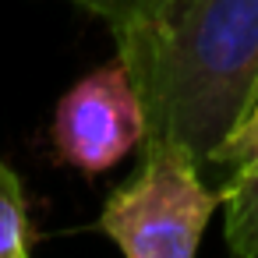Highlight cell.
I'll return each mask as SVG.
<instances>
[{
  "label": "cell",
  "mask_w": 258,
  "mask_h": 258,
  "mask_svg": "<svg viewBox=\"0 0 258 258\" xmlns=\"http://www.w3.org/2000/svg\"><path fill=\"white\" fill-rule=\"evenodd\" d=\"M113 43L145 106V138L187 145L205 170L258 85V0H156Z\"/></svg>",
  "instance_id": "cell-1"
},
{
  "label": "cell",
  "mask_w": 258,
  "mask_h": 258,
  "mask_svg": "<svg viewBox=\"0 0 258 258\" xmlns=\"http://www.w3.org/2000/svg\"><path fill=\"white\" fill-rule=\"evenodd\" d=\"M142 145V170L110 195L99 230L127 258H191L223 195L205 187L202 163L187 145L173 138Z\"/></svg>",
  "instance_id": "cell-2"
},
{
  "label": "cell",
  "mask_w": 258,
  "mask_h": 258,
  "mask_svg": "<svg viewBox=\"0 0 258 258\" xmlns=\"http://www.w3.org/2000/svg\"><path fill=\"white\" fill-rule=\"evenodd\" d=\"M145 138V106L124 60L82 78L57 106L53 142L64 163L82 173H103Z\"/></svg>",
  "instance_id": "cell-3"
},
{
  "label": "cell",
  "mask_w": 258,
  "mask_h": 258,
  "mask_svg": "<svg viewBox=\"0 0 258 258\" xmlns=\"http://www.w3.org/2000/svg\"><path fill=\"white\" fill-rule=\"evenodd\" d=\"M219 195L226 205V244L240 258H258V163L230 177Z\"/></svg>",
  "instance_id": "cell-4"
},
{
  "label": "cell",
  "mask_w": 258,
  "mask_h": 258,
  "mask_svg": "<svg viewBox=\"0 0 258 258\" xmlns=\"http://www.w3.org/2000/svg\"><path fill=\"white\" fill-rule=\"evenodd\" d=\"M254 163H258V85H254V96H251L247 110L230 127V135L212 149L205 166H219L226 173V180H230V177H237L240 170H247Z\"/></svg>",
  "instance_id": "cell-5"
},
{
  "label": "cell",
  "mask_w": 258,
  "mask_h": 258,
  "mask_svg": "<svg viewBox=\"0 0 258 258\" xmlns=\"http://www.w3.org/2000/svg\"><path fill=\"white\" fill-rule=\"evenodd\" d=\"M25 251H29L25 195L11 166L0 159V258H22Z\"/></svg>",
  "instance_id": "cell-6"
},
{
  "label": "cell",
  "mask_w": 258,
  "mask_h": 258,
  "mask_svg": "<svg viewBox=\"0 0 258 258\" xmlns=\"http://www.w3.org/2000/svg\"><path fill=\"white\" fill-rule=\"evenodd\" d=\"M71 4H78V8H85V11H92V15H99L106 25H110V32H120V29H127L131 22H138L156 0H71Z\"/></svg>",
  "instance_id": "cell-7"
}]
</instances>
